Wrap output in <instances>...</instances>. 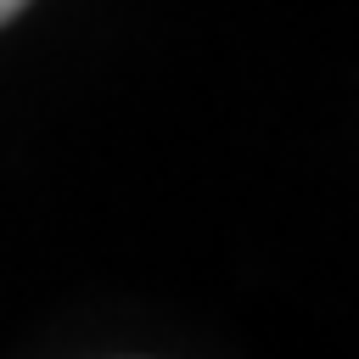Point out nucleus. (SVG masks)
Returning a JSON list of instances; mask_svg holds the SVG:
<instances>
[{"label":"nucleus","instance_id":"1","mask_svg":"<svg viewBox=\"0 0 359 359\" xmlns=\"http://www.w3.org/2000/svg\"><path fill=\"white\" fill-rule=\"evenodd\" d=\"M22 6H28V0H0V22H6V17H17Z\"/></svg>","mask_w":359,"mask_h":359}]
</instances>
